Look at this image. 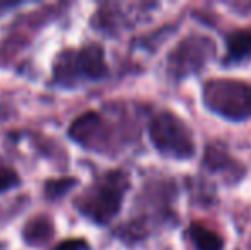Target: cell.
<instances>
[{
    "label": "cell",
    "mask_w": 251,
    "mask_h": 250,
    "mask_svg": "<svg viewBox=\"0 0 251 250\" xmlns=\"http://www.w3.org/2000/svg\"><path fill=\"white\" fill-rule=\"evenodd\" d=\"M53 250H89V244L84 238H67L55 245Z\"/></svg>",
    "instance_id": "13"
},
{
    "label": "cell",
    "mask_w": 251,
    "mask_h": 250,
    "mask_svg": "<svg viewBox=\"0 0 251 250\" xmlns=\"http://www.w3.org/2000/svg\"><path fill=\"white\" fill-rule=\"evenodd\" d=\"M51 237H53V224L45 216H38L34 220H31L23 230L24 242L36 249L41 247L43 244H47Z\"/></svg>",
    "instance_id": "9"
},
{
    "label": "cell",
    "mask_w": 251,
    "mask_h": 250,
    "mask_svg": "<svg viewBox=\"0 0 251 250\" xmlns=\"http://www.w3.org/2000/svg\"><path fill=\"white\" fill-rule=\"evenodd\" d=\"M130 189L128 173L123 170H111L101 175L75 200L77 209L94 224L104 226L118 216L123 200Z\"/></svg>",
    "instance_id": "1"
},
{
    "label": "cell",
    "mask_w": 251,
    "mask_h": 250,
    "mask_svg": "<svg viewBox=\"0 0 251 250\" xmlns=\"http://www.w3.org/2000/svg\"><path fill=\"white\" fill-rule=\"evenodd\" d=\"M203 167L207 168L210 173L224 175V178L229 184H238L243 178V175H245L243 165L238 163V161L229 154V151L217 142L207 146L205 156H203Z\"/></svg>",
    "instance_id": "7"
},
{
    "label": "cell",
    "mask_w": 251,
    "mask_h": 250,
    "mask_svg": "<svg viewBox=\"0 0 251 250\" xmlns=\"http://www.w3.org/2000/svg\"><path fill=\"white\" fill-rule=\"evenodd\" d=\"M21 185V178L17 175V171L14 168L7 167V165L0 163V194L7 192V190L19 187Z\"/></svg>",
    "instance_id": "12"
},
{
    "label": "cell",
    "mask_w": 251,
    "mask_h": 250,
    "mask_svg": "<svg viewBox=\"0 0 251 250\" xmlns=\"http://www.w3.org/2000/svg\"><path fill=\"white\" fill-rule=\"evenodd\" d=\"M201 100L208 111L229 122L251 118V83L239 79H210L201 87Z\"/></svg>",
    "instance_id": "3"
},
{
    "label": "cell",
    "mask_w": 251,
    "mask_h": 250,
    "mask_svg": "<svg viewBox=\"0 0 251 250\" xmlns=\"http://www.w3.org/2000/svg\"><path fill=\"white\" fill-rule=\"evenodd\" d=\"M104 48L98 43L69 48L56 55L51 83L60 87H75L82 83H96L108 76Z\"/></svg>",
    "instance_id": "2"
},
{
    "label": "cell",
    "mask_w": 251,
    "mask_h": 250,
    "mask_svg": "<svg viewBox=\"0 0 251 250\" xmlns=\"http://www.w3.org/2000/svg\"><path fill=\"white\" fill-rule=\"evenodd\" d=\"M188 235L197 250H224V238L203 224L193 223L188 228Z\"/></svg>",
    "instance_id": "10"
},
{
    "label": "cell",
    "mask_w": 251,
    "mask_h": 250,
    "mask_svg": "<svg viewBox=\"0 0 251 250\" xmlns=\"http://www.w3.org/2000/svg\"><path fill=\"white\" fill-rule=\"evenodd\" d=\"M69 137L87 149H101L106 139L104 120L98 111H86L70 124Z\"/></svg>",
    "instance_id": "6"
},
{
    "label": "cell",
    "mask_w": 251,
    "mask_h": 250,
    "mask_svg": "<svg viewBox=\"0 0 251 250\" xmlns=\"http://www.w3.org/2000/svg\"><path fill=\"white\" fill-rule=\"evenodd\" d=\"M226 57L224 65H241L251 60V31L238 29L232 31L226 38Z\"/></svg>",
    "instance_id": "8"
},
{
    "label": "cell",
    "mask_w": 251,
    "mask_h": 250,
    "mask_svg": "<svg viewBox=\"0 0 251 250\" xmlns=\"http://www.w3.org/2000/svg\"><path fill=\"white\" fill-rule=\"evenodd\" d=\"M215 41L203 34H190L168 55V74L175 81H183L199 74L214 58Z\"/></svg>",
    "instance_id": "5"
},
{
    "label": "cell",
    "mask_w": 251,
    "mask_h": 250,
    "mask_svg": "<svg viewBox=\"0 0 251 250\" xmlns=\"http://www.w3.org/2000/svg\"><path fill=\"white\" fill-rule=\"evenodd\" d=\"M75 185H77V178L74 177L51 178V180H47V184H45V195L51 200L60 199L67 192H70V189H74Z\"/></svg>",
    "instance_id": "11"
},
{
    "label": "cell",
    "mask_w": 251,
    "mask_h": 250,
    "mask_svg": "<svg viewBox=\"0 0 251 250\" xmlns=\"http://www.w3.org/2000/svg\"><path fill=\"white\" fill-rule=\"evenodd\" d=\"M149 139L159 154L186 161L197 154L193 132L183 118L169 110L155 113L149 122Z\"/></svg>",
    "instance_id": "4"
}]
</instances>
